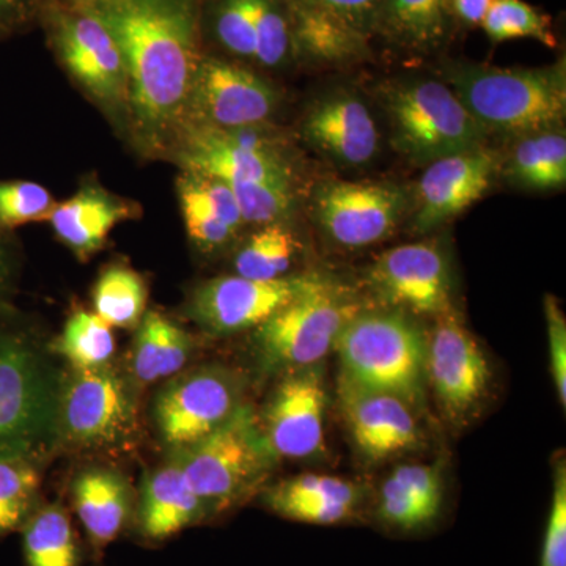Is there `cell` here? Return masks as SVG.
I'll return each mask as SVG.
<instances>
[{
    "mask_svg": "<svg viewBox=\"0 0 566 566\" xmlns=\"http://www.w3.org/2000/svg\"><path fill=\"white\" fill-rule=\"evenodd\" d=\"M480 28L493 44L531 39L547 48L557 46L551 18L524 0H493Z\"/></svg>",
    "mask_w": 566,
    "mask_h": 566,
    "instance_id": "obj_37",
    "label": "cell"
},
{
    "mask_svg": "<svg viewBox=\"0 0 566 566\" xmlns=\"http://www.w3.org/2000/svg\"><path fill=\"white\" fill-rule=\"evenodd\" d=\"M408 210V193L387 181L329 180L312 197L315 221L327 240L346 249L381 243Z\"/></svg>",
    "mask_w": 566,
    "mask_h": 566,
    "instance_id": "obj_11",
    "label": "cell"
},
{
    "mask_svg": "<svg viewBox=\"0 0 566 566\" xmlns=\"http://www.w3.org/2000/svg\"><path fill=\"white\" fill-rule=\"evenodd\" d=\"M39 490L35 457H0V538L24 526L35 510Z\"/></svg>",
    "mask_w": 566,
    "mask_h": 566,
    "instance_id": "obj_36",
    "label": "cell"
},
{
    "mask_svg": "<svg viewBox=\"0 0 566 566\" xmlns=\"http://www.w3.org/2000/svg\"><path fill=\"white\" fill-rule=\"evenodd\" d=\"M326 403L322 364L286 371L259 417L264 438L277 460L322 455L326 444Z\"/></svg>",
    "mask_w": 566,
    "mask_h": 566,
    "instance_id": "obj_16",
    "label": "cell"
},
{
    "mask_svg": "<svg viewBox=\"0 0 566 566\" xmlns=\"http://www.w3.org/2000/svg\"><path fill=\"white\" fill-rule=\"evenodd\" d=\"M207 517L202 501L175 461L145 480L137 509V526L145 538L163 542Z\"/></svg>",
    "mask_w": 566,
    "mask_h": 566,
    "instance_id": "obj_26",
    "label": "cell"
},
{
    "mask_svg": "<svg viewBox=\"0 0 566 566\" xmlns=\"http://www.w3.org/2000/svg\"><path fill=\"white\" fill-rule=\"evenodd\" d=\"M73 2L81 3V6L91 7L93 3L98 2V0H73Z\"/></svg>",
    "mask_w": 566,
    "mask_h": 566,
    "instance_id": "obj_47",
    "label": "cell"
},
{
    "mask_svg": "<svg viewBox=\"0 0 566 566\" xmlns=\"http://www.w3.org/2000/svg\"><path fill=\"white\" fill-rule=\"evenodd\" d=\"M292 31L294 62L345 66L367 61L370 39L304 0H285Z\"/></svg>",
    "mask_w": 566,
    "mask_h": 566,
    "instance_id": "obj_25",
    "label": "cell"
},
{
    "mask_svg": "<svg viewBox=\"0 0 566 566\" xmlns=\"http://www.w3.org/2000/svg\"><path fill=\"white\" fill-rule=\"evenodd\" d=\"M315 277L316 274H305L253 281L234 274L211 279L192 290L188 315L205 333L212 335L255 329L307 290Z\"/></svg>",
    "mask_w": 566,
    "mask_h": 566,
    "instance_id": "obj_15",
    "label": "cell"
},
{
    "mask_svg": "<svg viewBox=\"0 0 566 566\" xmlns=\"http://www.w3.org/2000/svg\"><path fill=\"white\" fill-rule=\"evenodd\" d=\"M439 73L488 134L521 137L564 125V57L539 69L453 61L446 62Z\"/></svg>",
    "mask_w": 566,
    "mask_h": 566,
    "instance_id": "obj_2",
    "label": "cell"
},
{
    "mask_svg": "<svg viewBox=\"0 0 566 566\" xmlns=\"http://www.w3.org/2000/svg\"><path fill=\"white\" fill-rule=\"evenodd\" d=\"M547 340H549L551 375L556 386L558 401L566 406V319L557 297L545 296Z\"/></svg>",
    "mask_w": 566,
    "mask_h": 566,
    "instance_id": "obj_42",
    "label": "cell"
},
{
    "mask_svg": "<svg viewBox=\"0 0 566 566\" xmlns=\"http://www.w3.org/2000/svg\"><path fill=\"white\" fill-rule=\"evenodd\" d=\"M501 166L486 145L428 164L416 188V232H434L482 199Z\"/></svg>",
    "mask_w": 566,
    "mask_h": 566,
    "instance_id": "obj_18",
    "label": "cell"
},
{
    "mask_svg": "<svg viewBox=\"0 0 566 566\" xmlns=\"http://www.w3.org/2000/svg\"><path fill=\"white\" fill-rule=\"evenodd\" d=\"M390 144L406 161L428 164L485 147L488 134L442 80L394 81L381 88Z\"/></svg>",
    "mask_w": 566,
    "mask_h": 566,
    "instance_id": "obj_6",
    "label": "cell"
},
{
    "mask_svg": "<svg viewBox=\"0 0 566 566\" xmlns=\"http://www.w3.org/2000/svg\"><path fill=\"white\" fill-rule=\"evenodd\" d=\"M230 186V185H229ZM245 226L289 223L296 210V185L286 182H243L230 186Z\"/></svg>",
    "mask_w": 566,
    "mask_h": 566,
    "instance_id": "obj_39",
    "label": "cell"
},
{
    "mask_svg": "<svg viewBox=\"0 0 566 566\" xmlns=\"http://www.w3.org/2000/svg\"><path fill=\"white\" fill-rule=\"evenodd\" d=\"M54 348L74 370H95L109 364L115 353V337L109 324L95 312L77 308L66 319Z\"/></svg>",
    "mask_w": 566,
    "mask_h": 566,
    "instance_id": "obj_35",
    "label": "cell"
},
{
    "mask_svg": "<svg viewBox=\"0 0 566 566\" xmlns=\"http://www.w3.org/2000/svg\"><path fill=\"white\" fill-rule=\"evenodd\" d=\"M39 25L71 80L112 120L126 128L128 71L120 46L102 18L73 0H41Z\"/></svg>",
    "mask_w": 566,
    "mask_h": 566,
    "instance_id": "obj_5",
    "label": "cell"
},
{
    "mask_svg": "<svg viewBox=\"0 0 566 566\" xmlns=\"http://www.w3.org/2000/svg\"><path fill=\"white\" fill-rule=\"evenodd\" d=\"M352 25L367 39L378 32L385 0H304Z\"/></svg>",
    "mask_w": 566,
    "mask_h": 566,
    "instance_id": "obj_43",
    "label": "cell"
},
{
    "mask_svg": "<svg viewBox=\"0 0 566 566\" xmlns=\"http://www.w3.org/2000/svg\"><path fill=\"white\" fill-rule=\"evenodd\" d=\"M178 199L186 233L202 252L227 248L245 226L232 188L219 178L182 170Z\"/></svg>",
    "mask_w": 566,
    "mask_h": 566,
    "instance_id": "obj_24",
    "label": "cell"
},
{
    "mask_svg": "<svg viewBox=\"0 0 566 566\" xmlns=\"http://www.w3.org/2000/svg\"><path fill=\"white\" fill-rule=\"evenodd\" d=\"M202 32L205 46L211 43L232 61L253 63V0H202Z\"/></svg>",
    "mask_w": 566,
    "mask_h": 566,
    "instance_id": "obj_34",
    "label": "cell"
},
{
    "mask_svg": "<svg viewBox=\"0 0 566 566\" xmlns=\"http://www.w3.org/2000/svg\"><path fill=\"white\" fill-rule=\"evenodd\" d=\"M93 312L111 327H137L147 314L148 286L144 277L126 264L104 268L93 286Z\"/></svg>",
    "mask_w": 566,
    "mask_h": 566,
    "instance_id": "obj_32",
    "label": "cell"
},
{
    "mask_svg": "<svg viewBox=\"0 0 566 566\" xmlns=\"http://www.w3.org/2000/svg\"><path fill=\"white\" fill-rule=\"evenodd\" d=\"M281 102V92L273 82L251 66L207 52L193 82L186 126H268Z\"/></svg>",
    "mask_w": 566,
    "mask_h": 566,
    "instance_id": "obj_9",
    "label": "cell"
},
{
    "mask_svg": "<svg viewBox=\"0 0 566 566\" xmlns=\"http://www.w3.org/2000/svg\"><path fill=\"white\" fill-rule=\"evenodd\" d=\"M253 29L255 65L264 70H281L294 62L285 0H253Z\"/></svg>",
    "mask_w": 566,
    "mask_h": 566,
    "instance_id": "obj_38",
    "label": "cell"
},
{
    "mask_svg": "<svg viewBox=\"0 0 566 566\" xmlns=\"http://www.w3.org/2000/svg\"><path fill=\"white\" fill-rule=\"evenodd\" d=\"M338 406L354 446L367 460H389L419 449L423 438L416 409L392 394L338 376Z\"/></svg>",
    "mask_w": 566,
    "mask_h": 566,
    "instance_id": "obj_17",
    "label": "cell"
},
{
    "mask_svg": "<svg viewBox=\"0 0 566 566\" xmlns=\"http://www.w3.org/2000/svg\"><path fill=\"white\" fill-rule=\"evenodd\" d=\"M192 353L191 335L158 311H147L134 337V378L147 386L180 374Z\"/></svg>",
    "mask_w": 566,
    "mask_h": 566,
    "instance_id": "obj_29",
    "label": "cell"
},
{
    "mask_svg": "<svg viewBox=\"0 0 566 566\" xmlns=\"http://www.w3.org/2000/svg\"><path fill=\"white\" fill-rule=\"evenodd\" d=\"M506 180L528 191H554L566 182V136L564 129L516 137L504 161Z\"/></svg>",
    "mask_w": 566,
    "mask_h": 566,
    "instance_id": "obj_30",
    "label": "cell"
},
{
    "mask_svg": "<svg viewBox=\"0 0 566 566\" xmlns=\"http://www.w3.org/2000/svg\"><path fill=\"white\" fill-rule=\"evenodd\" d=\"M139 214L140 208L132 200L91 181L65 202H57L48 222L77 259L87 260L106 244L118 223Z\"/></svg>",
    "mask_w": 566,
    "mask_h": 566,
    "instance_id": "obj_23",
    "label": "cell"
},
{
    "mask_svg": "<svg viewBox=\"0 0 566 566\" xmlns=\"http://www.w3.org/2000/svg\"><path fill=\"white\" fill-rule=\"evenodd\" d=\"M98 14L120 46L129 81V137L142 155H172L193 82L207 54L202 0H98Z\"/></svg>",
    "mask_w": 566,
    "mask_h": 566,
    "instance_id": "obj_1",
    "label": "cell"
},
{
    "mask_svg": "<svg viewBox=\"0 0 566 566\" xmlns=\"http://www.w3.org/2000/svg\"><path fill=\"white\" fill-rule=\"evenodd\" d=\"M74 510L93 545L114 542L132 512V491L122 475L109 469H88L74 479Z\"/></svg>",
    "mask_w": 566,
    "mask_h": 566,
    "instance_id": "obj_27",
    "label": "cell"
},
{
    "mask_svg": "<svg viewBox=\"0 0 566 566\" xmlns=\"http://www.w3.org/2000/svg\"><path fill=\"white\" fill-rule=\"evenodd\" d=\"M449 0H385L376 36L416 54H433L452 36Z\"/></svg>",
    "mask_w": 566,
    "mask_h": 566,
    "instance_id": "obj_28",
    "label": "cell"
},
{
    "mask_svg": "<svg viewBox=\"0 0 566 566\" xmlns=\"http://www.w3.org/2000/svg\"><path fill=\"white\" fill-rule=\"evenodd\" d=\"M428 335L405 312L359 311L345 324L334 352L340 376L392 394L420 411L427 394Z\"/></svg>",
    "mask_w": 566,
    "mask_h": 566,
    "instance_id": "obj_3",
    "label": "cell"
},
{
    "mask_svg": "<svg viewBox=\"0 0 566 566\" xmlns=\"http://www.w3.org/2000/svg\"><path fill=\"white\" fill-rule=\"evenodd\" d=\"M264 504L285 520L337 526L363 517L365 491L340 476L303 474L268 488Z\"/></svg>",
    "mask_w": 566,
    "mask_h": 566,
    "instance_id": "obj_22",
    "label": "cell"
},
{
    "mask_svg": "<svg viewBox=\"0 0 566 566\" xmlns=\"http://www.w3.org/2000/svg\"><path fill=\"white\" fill-rule=\"evenodd\" d=\"M57 200L43 185L25 180H0V229L13 232L22 226L48 222Z\"/></svg>",
    "mask_w": 566,
    "mask_h": 566,
    "instance_id": "obj_40",
    "label": "cell"
},
{
    "mask_svg": "<svg viewBox=\"0 0 566 566\" xmlns=\"http://www.w3.org/2000/svg\"><path fill=\"white\" fill-rule=\"evenodd\" d=\"M493 0H449L453 22L460 28L475 29L482 25Z\"/></svg>",
    "mask_w": 566,
    "mask_h": 566,
    "instance_id": "obj_46",
    "label": "cell"
},
{
    "mask_svg": "<svg viewBox=\"0 0 566 566\" xmlns=\"http://www.w3.org/2000/svg\"><path fill=\"white\" fill-rule=\"evenodd\" d=\"M175 463L211 517L230 512L255 494L277 457L264 438L259 416L244 403L218 430L178 450Z\"/></svg>",
    "mask_w": 566,
    "mask_h": 566,
    "instance_id": "obj_4",
    "label": "cell"
},
{
    "mask_svg": "<svg viewBox=\"0 0 566 566\" xmlns=\"http://www.w3.org/2000/svg\"><path fill=\"white\" fill-rule=\"evenodd\" d=\"M300 251V240L289 223L256 227L234 255V273L253 281H277L286 277Z\"/></svg>",
    "mask_w": 566,
    "mask_h": 566,
    "instance_id": "obj_31",
    "label": "cell"
},
{
    "mask_svg": "<svg viewBox=\"0 0 566 566\" xmlns=\"http://www.w3.org/2000/svg\"><path fill=\"white\" fill-rule=\"evenodd\" d=\"M243 395V376L218 365L170 379L155 400L164 444L180 450L207 438L244 405Z\"/></svg>",
    "mask_w": 566,
    "mask_h": 566,
    "instance_id": "obj_10",
    "label": "cell"
},
{
    "mask_svg": "<svg viewBox=\"0 0 566 566\" xmlns=\"http://www.w3.org/2000/svg\"><path fill=\"white\" fill-rule=\"evenodd\" d=\"M21 528L28 566H77L76 538L61 505L33 510Z\"/></svg>",
    "mask_w": 566,
    "mask_h": 566,
    "instance_id": "obj_33",
    "label": "cell"
},
{
    "mask_svg": "<svg viewBox=\"0 0 566 566\" xmlns=\"http://www.w3.org/2000/svg\"><path fill=\"white\" fill-rule=\"evenodd\" d=\"M360 304L337 283L316 274L300 296L253 329V345L268 370L322 364Z\"/></svg>",
    "mask_w": 566,
    "mask_h": 566,
    "instance_id": "obj_7",
    "label": "cell"
},
{
    "mask_svg": "<svg viewBox=\"0 0 566 566\" xmlns=\"http://www.w3.org/2000/svg\"><path fill=\"white\" fill-rule=\"evenodd\" d=\"M367 282L386 308L433 318L453 311L449 260L436 241L397 245L381 253L368 270Z\"/></svg>",
    "mask_w": 566,
    "mask_h": 566,
    "instance_id": "obj_14",
    "label": "cell"
},
{
    "mask_svg": "<svg viewBox=\"0 0 566 566\" xmlns=\"http://www.w3.org/2000/svg\"><path fill=\"white\" fill-rule=\"evenodd\" d=\"M57 423L73 444L118 449L136 433V401L128 385L109 368L74 370L59 395Z\"/></svg>",
    "mask_w": 566,
    "mask_h": 566,
    "instance_id": "obj_12",
    "label": "cell"
},
{
    "mask_svg": "<svg viewBox=\"0 0 566 566\" xmlns=\"http://www.w3.org/2000/svg\"><path fill=\"white\" fill-rule=\"evenodd\" d=\"M41 0H0V43L39 25Z\"/></svg>",
    "mask_w": 566,
    "mask_h": 566,
    "instance_id": "obj_44",
    "label": "cell"
},
{
    "mask_svg": "<svg viewBox=\"0 0 566 566\" xmlns=\"http://www.w3.org/2000/svg\"><path fill=\"white\" fill-rule=\"evenodd\" d=\"M172 156L182 170L210 175L230 186L243 182L296 185V172L289 150L240 147L210 126H186Z\"/></svg>",
    "mask_w": 566,
    "mask_h": 566,
    "instance_id": "obj_20",
    "label": "cell"
},
{
    "mask_svg": "<svg viewBox=\"0 0 566 566\" xmlns=\"http://www.w3.org/2000/svg\"><path fill=\"white\" fill-rule=\"evenodd\" d=\"M17 281V252L10 232L0 229V307L13 292Z\"/></svg>",
    "mask_w": 566,
    "mask_h": 566,
    "instance_id": "obj_45",
    "label": "cell"
},
{
    "mask_svg": "<svg viewBox=\"0 0 566 566\" xmlns=\"http://www.w3.org/2000/svg\"><path fill=\"white\" fill-rule=\"evenodd\" d=\"M491 379L485 352L455 308L436 318L428 335L427 385L447 419L464 423L475 416L490 392Z\"/></svg>",
    "mask_w": 566,
    "mask_h": 566,
    "instance_id": "obj_13",
    "label": "cell"
},
{
    "mask_svg": "<svg viewBox=\"0 0 566 566\" xmlns=\"http://www.w3.org/2000/svg\"><path fill=\"white\" fill-rule=\"evenodd\" d=\"M59 395L31 338L0 324V457H35L57 424Z\"/></svg>",
    "mask_w": 566,
    "mask_h": 566,
    "instance_id": "obj_8",
    "label": "cell"
},
{
    "mask_svg": "<svg viewBox=\"0 0 566 566\" xmlns=\"http://www.w3.org/2000/svg\"><path fill=\"white\" fill-rule=\"evenodd\" d=\"M539 566H566V468L554 469L553 499L547 513Z\"/></svg>",
    "mask_w": 566,
    "mask_h": 566,
    "instance_id": "obj_41",
    "label": "cell"
},
{
    "mask_svg": "<svg viewBox=\"0 0 566 566\" xmlns=\"http://www.w3.org/2000/svg\"><path fill=\"white\" fill-rule=\"evenodd\" d=\"M305 144L340 167H363L381 144L378 123L356 93L338 91L316 99L301 120Z\"/></svg>",
    "mask_w": 566,
    "mask_h": 566,
    "instance_id": "obj_19",
    "label": "cell"
},
{
    "mask_svg": "<svg viewBox=\"0 0 566 566\" xmlns=\"http://www.w3.org/2000/svg\"><path fill=\"white\" fill-rule=\"evenodd\" d=\"M446 486L436 464H403L382 482L374 506L375 523L397 535H419L441 523Z\"/></svg>",
    "mask_w": 566,
    "mask_h": 566,
    "instance_id": "obj_21",
    "label": "cell"
}]
</instances>
